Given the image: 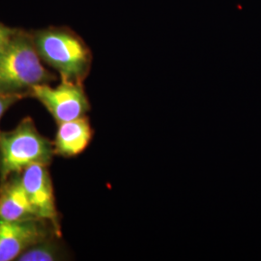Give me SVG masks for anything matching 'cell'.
I'll list each match as a JSON object with an SVG mask.
<instances>
[{"mask_svg": "<svg viewBox=\"0 0 261 261\" xmlns=\"http://www.w3.org/2000/svg\"><path fill=\"white\" fill-rule=\"evenodd\" d=\"M41 60L59 74L61 81L84 84L92 67V51L73 29L48 27L31 31Z\"/></svg>", "mask_w": 261, "mask_h": 261, "instance_id": "6da1fadb", "label": "cell"}, {"mask_svg": "<svg viewBox=\"0 0 261 261\" xmlns=\"http://www.w3.org/2000/svg\"><path fill=\"white\" fill-rule=\"evenodd\" d=\"M31 31L17 28L0 50V94L29 96L32 87L50 84L56 76L42 64Z\"/></svg>", "mask_w": 261, "mask_h": 261, "instance_id": "7a4b0ae2", "label": "cell"}, {"mask_svg": "<svg viewBox=\"0 0 261 261\" xmlns=\"http://www.w3.org/2000/svg\"><path fill=\"white\" fill-rule=\"evenodd\" d=\"M55 156L54 142L25 117L14 130L0 132V182L32 165L47 167Z\"/></svg>", "mask_w": 261, "mask_h": 261, "instance_id": "3957f363", "label": "cell"}, {"mask_svg": "<svg viewBox=\"0 0 261 261\" xmlns=\"http://www.w3.org/2000/svg\"><path fill=\"white\" fill-rule=\"evenodd\" d=\"M29 97L42 103L57 124L86 116L91 108L84 84L72 82L61 81L56 87L49 84L35 85L30 89Z\"/></svg>", "mask_w": 261, "mask_h": 261, "instance_id": "277c9868", "label": "cell"}, {"mask_svg": "<svg viewBox=\"0 0 261 261\" xmlns=\"http://www.w3.org/2000/svg\"><path fill=\"white\" fill-rule=\"evenodd\" d=\"M53 235L61 237L47 220L8 221L0 218V261L16 260L28 248Z\"/></svg>", "mask_w": 261, "mask_h": 261, "instance_id": "5b68a950", "label": "cell"}, {"mask_svg": "<svg viewBox=\"0 0 261 261\" xmlns=\"http://www.w3.org/2000/svg\"><path fill=\"white\" fill-rule=\"evenodd\" d=\"M21 181L28 198L39 217L51 223L56 230L61 233L53 181L47 166L32 165L23 169L21 171Z\"/></svg>", "mask_w": 261, "mask_h": 261, "instance_id": "8992f818", "label": "cell"}, {"mask_svg": "<svg viewBox=\"0 0 261 261\" xmlns=\"http://www.w3.org/2000/svg\"><path fill=\"white\" fill-rule=\"evenodd\" d=\"M0 218L8 221L41 219L22 185L21 172L14 173L0 182Z\"/></svg>", "mask_w": 261, "mask_h": 261, "instance_id": "52a82bcc", "label": "cell"}, {"mask_svg": "<svg viewBox=\"0 0 261 261\" xmlns=\"http://www.w3.org/2000/svg\"><path fill=\"white\" fill-rule=\"evenodd\" d=\"M58 125L54 141L55 155L73 158L88 147L93 138V130L87 116L63 122Z\"/></svg>", "mask_w": 261, "mask_h": 261, "instance_id": "ba28073f", "label": "cell"}, {"mask_svg": "<svg viewBox=\"0 0 261 261\" xmlns=\"http://www.w3.org/2000/svg\"><path fill=\"white\" fill-rule=\"evenodd\" d=\"M61 237L53 235L37 243L22 252L16 261H57L64 259L65 250L59 239Z\"/></svg>", "mask_w": 261, "mask_h": 261, "instance_id": "9c48e42d", "label": "cell"}, {"mask_svg": "<svg viewBox=\"0 0 261 261\" xmlns=\"http://www.w3.org/2000/svg\"><path fill=\"white\" fill-rule=\"evenodd\" d=\"M25 97L27 96H24V95L0 94V120H1L2 116L4 115V113L7 112L13 105H15Z\"/></svg>", "mask_w": 261, "mask_h": 261, "instance_id": "30bf717a", "label": "cell"}, {"mask_svg": "<svg viewBox=\"0 0 261 261\" xmlns=\"http://www.w3.org/2000/svg\"><path fill=\"white\" fill-rule=\"evenodd\" d=\"M16 31L17 28H10L0 22V50L8 44Z\"/></svg>", "mask_w": 261, "mask_h": 261, "instance_id": "8fae6325", "label": "cell"}]
</instances>
